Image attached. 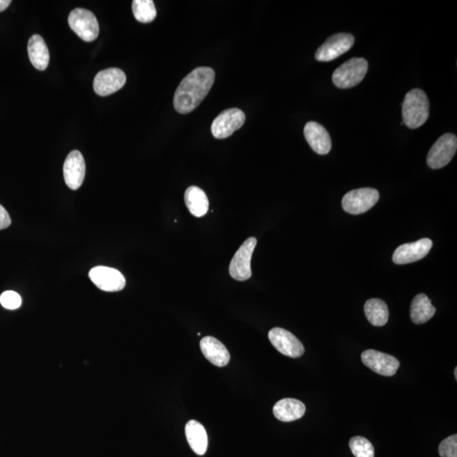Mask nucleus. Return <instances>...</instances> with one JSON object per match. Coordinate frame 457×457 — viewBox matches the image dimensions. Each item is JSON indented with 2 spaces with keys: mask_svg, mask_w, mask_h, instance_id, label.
Returning <instances> with one entry per match:
<instances>
[{
  "mask_svg": "<svg viewBox=\"0 0 457 457\" xmlns=\"http://www.w3.org/2000/svg\"><path fill=\"white\" fill-rule=\"evenodd\" d=\"M215 80L210 67H199L181 81L174 96V107L180 114L191 113L210 93Z\"/></svg>",
  "mask_w": 457,
  "mask_h": 457,
  "instance_id": "1",
  "label": "nucleus"
},
{
  "mask_svg": "<svg viewBox=\"0 0 457 457\" xmlns=\"http://www.w3.org/2000/svg\"><path fill=\"white\" fill-rule=\"evenodd\" d=\"M429 101L427 94L421 89H412L407 93L403 104V123L417 129L428 119Z\"/></svg>",
  "mask_w": 457,
  "mask_h": 457,
  "instance_id": "2",
  "label": "nucleus"
},
{
  "mask_svg": "<svg viewBox=\"0 0 457 457\" xmlns=\"http://www.w3.org/2000/svg\"><path fill=\"white\" fill-rule=\"evenodd\" d=\"M369 63L364 58H353L334 70V84L339 88H353L360 84L367 74Z\"/></svg>",
  "mask_w": 457,
  "mask_h": 457,
  "instance_id": "3",
  "label": "nucleus"
},
{
  "mask_svg": "<svg viewBox=\"0 0 457 457\" xmlns=\"http://www.w3.org/2000/svg\"><path fill=\"white\" fill-rule=\"evenodd\" d=\"M70 29L85 42H93L100 34V25L95 15L85 9H75L68 18Z\"/></svg>",
  "mask_w": 457,
  "mask_h": 457,
  "instance_id": "4",
  "label": "nucleus"
},
{
  "mask_svg": "<svg viewBox=\"0 0 457 457\" xmlns=\"http://www.w3.org/2000/svg\"><path fill=\"white\" fill-rule=\"evenodd\" d=\"M380 199V193L373 188H360L343 196L342 208L350 215H361L371 210Z\"/></svg>",
  "mask_w": 457,
  "mask_h": 457,
  "instance_id": "5",
  "label": "nucleus"
},
{
  "mask_svg": "<svg viewBox=\"0 0 457 457\" xmlns=\"http://www.w3.org/2000/svg\"><path fill=\"white\" fill-rule=\"evenodd\" d=\"M457 150V139L454 134L447 133L441 136L432 146L427 157L428 166L438 169L445 166L455 156Z\"/></svg>",
  "mask_w": 457,
  "mask_h": 457,
  "instance_id": "6",
  "label": "nucleus"
},
{
  "mask_svg": "<svg viewBox=\"0 0 457 457\" xmlns=\"http://www.w3.org/2000/svg\"><path fill=\"white\" fill-rule=\"evenodd\" d=\"M257 239L250 238L240 247L232 258L228 271L231 277L238 281H245L251 277V259L253 256Z\"/></svg>",
  "mask_w": 457,
  "mask_h": 457,
  "instance_id": "7",
  "label": "nucleus"
},
{
  "mask_svg": "<svg viewBox=\"0 0 457 457\" xmlns=\"http://www.w3.org/2000/svg\"><path fill=\"white\" fill-rule=\"evenodd\" d=\"M246 116L241 109H228L220 113L212 121L211 132L217 139L231 137L245 123Z\"/></svg>",
  "mask_w": 457,
  "mask_h": 457,
  "instance_id": "8",
  "label": "nucleus"
},
{
  "mask_svg": "<svg viewBox=\"0 0 457 457\" xmlns=\"http://www.w3.org/2000/svg\"><path fill=\"white\" fill-rule=\"evenodd\" d=\"M355 38L350 33H337L330 37L315 54L318 61L329 62L346 54L353 48Z\"/></svg>",
  "mask_w": 457,
  "mask_h": 457,
  "instance_id": "9",
  "label": "nucleus"
},
{
  "mask_svg": "<svg viewBox=\"0 0 457 457\" xmlns=\"http://www.w3.org/2000/svg\"><path fill=\"white\" fill-rule=\"evenodd\" d=\"M89 278L98 289L107 293H116L124 289L125 279L119 270L105 266L93 268Z\"/></svg>",
  "mask_w": 457,
  "mask_h": 457,
  "instance_id": "10",
  "label": "nucleus"
},
{
  "mask_svg": "<svg viewBox=\"0 0 457 457\" xmlns=\"http://www.w3.org/2000/svg\"><path fill=\"white\" fill-rule=\"evenodd\" d=\"M269 339L278 352L291 358L300 357L305 352L304 346L290 331L281 328L272 329Z\"/></svg>",
  "mask_w": 457,
  "mask_h": 457,
  "instance_id": "11",
  "label": "nucleus"
},
{
  "mask_svg": "<svg viewBox=\"0 0 457 457\" xmlns=\"http://www.w3.org/2000/svg\"><path fill=\"white\" fill-rule=\"evenodd\" d=\"M362 361L373 372L387 377L395 375L400 367V362L396 357L375 350H364L362 353Z\"/></svg>",
  "mask_w": 457,
  "mask_h": 457,
  "instance_id": "12",
  "label": "nucleus"
},
{
  "mask_svg": "<svg viewBox=\"0 0 457 457\" xmlns=\"http://www.w3.org/2000/svg\"><path fill=\"white\" fill-rule=\"evenodd\" d=\"M127 82V76L123 70L109 68L96 75L93 81V89L98 95L105 97L116 93L123 88Z\"/></svg>",
  "mask_w": 457,
  "mask_h": 457,
  "instance_id": "13",
  "label": "nucleus"
},
{
  "mask_svg": "<svg viewBox=\"0 0 457 457\" xmlns=\"http://www.w3.org/2000/svg\"><path fill=\"white\" fill-rule=\"evenodd\" d=\"M433 242L431 239L424 238L412 243H405L398 247L393 254V262L396 265H408V263L419 261L426 257L431 251Z\"/></svg>",
  "mask_w": 457,
  "mask_h": 457,
  "instance_id": "14",
  "label": "nucleus"
},
{
  "mask_svg": "<svg viewBox=\"0 0 457 457\" xmlns=\"http://www.w3.org/2000/svg\"><path fill=\"white\" fill-rule=\"evenodd\" d=\"M64 178L67 186L72 190L80 188L86 175V164L84 156L77 150L70 152L64 164Z\"/></svg>",
  "mask_w": 457,
  "mask_h": 457,
  "instance_id": "15",
  "label": "nucleus"
},
{
  "mask_svg": "<svg viewBox=\"0 0 457 457\" xmlns=\"http://www.w3.org/2000/svg\"><path fill=\"white\" fill-rule=\"evenodd\" d=\"M304 136L315 153L318 155H328L332 147L330 136L327 130L317 122H307L304 127Z\"/></svg>",
  "mask_w": 457,
  "mask_h": 457,
  "instance_id": "16",
  "label": "nucleus"
},
{
  "mask_svg": "<svg viewBox=\"0 0 457 457\" xmlns=\"http://www.w3.org/2000/svg\"><path fill=\"white\" fill-rule=\"evenodd\" d=\"M200 348L204 357L217 367H226L231 360L226 346L215 337H203L200 341Z\"/></svg>",
  "mask_w": 457,
  "mask_h": 457,
  "instance_id": "17",
  "label": "nucleus"
},
{
  "mask_svg": "<svg viewBox=\"0 0 457 457\" xmlns=\"http://www.w3.org/2000/svg\"><path fill=\"white\" fill-rule=\"evenodd\" d=\"M306 407L302 401L293 398H286L279 401L274 405V415L279 421H293L300 419L305 415Z\"/></svg>",
  "mask_w": 457,
  "mask_h": 457,
  "instance_id": "18",
  "label": "nucleus"
},
{
  "mask_svg": "<svg viewBox=\"0 0 457 457\" xmlns=\"http://www.w3.org/2000/svg\"><path fill=\"white\" fill-rule=\"evenodd\" d=\"M31 64L38 70H45L49 63V51L40 35L31 36L27 45Z\"/></svg>",
  "mask_w": 457,
  "mask_h": 457,
  "instance_id": "19",
  "label": "nucleus"
},
{
  "mask_svg": "<svg viewBox=\"0 0 457 457\" xmlns=\"http://www.w3.org/2000/svg\"><path fill=\"white\" fill-rule=\"evenodd\" d=\"M185 203L193 216L200 218L207 214L210 202L206 193L202 189L192 186L185 192Z\"/></svg>",
  "mask_w": 457,
  "mask_h": 457,
  "instance_id": "20",
  "label": "nucleus"
},
{
  "mask_svg": "<svg viewBox=\"0 0 457 457\" xmlns=\"http://www.w3.org/2000/svg\"><path fill=\"white\" fill-rule=\"evenodd\" d=\"M186 436L192 450L196 455L203 456L208 449V435L202 424L198 421H189L186 425Z\"/></svg>",
  "mask_w": 457,
  "mask_h": 457,
  "instance_id": "21",
  "label": "nucleus"
},
{
  "mask_svg": "<svg viewBox=\"0 0 457 457\" xmlns=\"http://www.w3.org/2000/svg\"><path fill=\"white\" fill-rule=\"evenodd\" d=\"M435 307L432 305L431 301L425 294L417 295L412 302L411 318L416 325H423L431 319L435 314Z\"/></svg>",
  "mask_w": 457,
  "mask_h": 457,
  "instance_id": "22",
  "label": "nucleus"
},
{
  "mask_svg": "<svg viewBox=\"0 0 457 457\" xmlns=\"http://www.w3.org/2000/svg\"><path fill=\"white\" fill-rule=\"evenodd\" d=\"M366 317L373 326H384L387 324L389 309L387 305L380 299H370L364 305Z\"/></svg>",
  "mask_w": 457,
  "mask_h": 457,
  "instance_id": "23",
  "label": "nucleus"
},
{
  "mask_svg": "<svg viewBox=\"0 0 457 457\" xmlns=\"http://www.w3.org/2000/svg\"><path fill=\"white\" fill-rule=\"evenodd\" d=\"M132 11L137 21L141 23H150L157 15L155 3L152 0H134Z\"/></svg>",
  "mask_w": 457,
  "mask_h": 457,
  "instance_id": "24",
  "label": "nucleus"
},
{
  "mask_svg": "<svg viewBox=\"0 0 457 457\" xmlns=\"http://www.w3.org/2000/svg\"><path fill=\"white\" fill-rule=\"evenodd\" d=\"M350 449L356 457H374V448L364 437L356 436L350 440Z\"/></svg>",
  "mask_w": 457,
  "mask_h": 457,
  "instance_id": "25",
  "label": "nucleus"
},
{
  "mask_svg": "<svg viewBox=\"0 0 457 457\" xmlns=\"http://www.w3.org/2000/svg\"><path fill=\"white\" fill-rule=\"evenodd\" d=\"M441 457H457V435H451L444 439L439 447Z\"/></svg>",
  "mask_w": 457,
  "mask_h": 457,
  "instance_id": "26",
  "label": "nucleus"
},
{
  "mask_svg": "<svg viewBox=\"0 0 457 457\" xmlns=\"http://www.w3.org/2000/svg\"><path fill=\"white\" fill-rule=\"evenodd\" d=\"M0 303L6 309L15 310L22 305V298L13 291H5L0 295Z\"/></svg>",
  "mask_w": 457,
  "mask_h": 457,
  "instance_id": "27",
  "label": "nucleus"
},
{
  "mask_svg": "<svg viewBox=\"0 0 457 457\" xmlns=\"http://www.w3.org/2000/svg\"><path fill=\"white\" fill-rule=\"evenodd\" d=\"M11 224V219L5 208L0 204V231L9 227Z\"/></svg>",
  "mask_w": 457,
  "mask_h": 457,
  "instance_id": "28",
  "label": "nucleus"
},
{
  "mask_svg": "<svg viewBox=\"0 0 457 457\" xmlns=\"http://www.w3.org/2000/svg\"><path fill=\"white\" fill-rule=\"evenodd\" d=\"M10 0H0V13L6 10L10 6Z\"/></svg>",
  "mask_w": 457,
  "mask_h": 457,
  "instance_id": "29",
  "label": "nucleus"
},
{
  "mask_svg": "<svg viewBox=\"0 0 457 457\" xmlns=\"http://www.w3.org/2000/svg\"><path fill=\"white\" fill-rule=\"evenodd\" d=\"M455 377H456V380H457V369L456 368L455 369Z\"/></svg>",
  "mask_w": 457,
  "mask_h": 457,
  "instance_id": "30",
  "label": "nucleus"
}]
</instances>
